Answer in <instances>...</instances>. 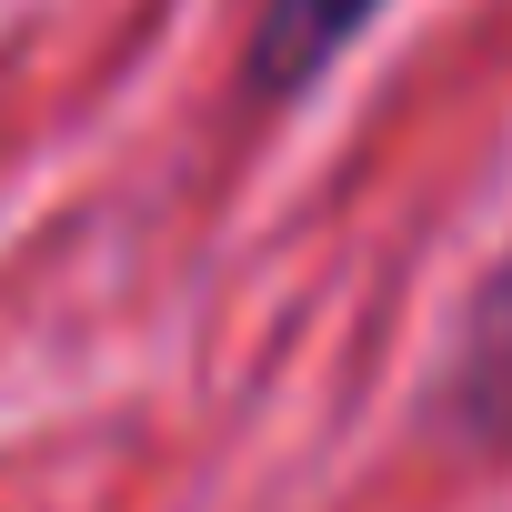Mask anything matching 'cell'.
<instances>
[{"label":"cell","mask_w":512,"mask_h":512,"mask_svg":"<svg viewBox=\"0 0 512 512\" xmlns=\"http://www.w3.org/2000/svg\"><path fill=\"white\" fill-rule=\"evenodd\" d=\"M442 422L472 442V452H502L512 442V251L482 272L462 332H452V362H442Z\"/></svg>","instance_id":"cell-1"},{"label":"cell","mask_w":512,"mask_h":512,"mask_svg":"<svg viewBox=\"0 0 512 512\" xmlns=\"http://www.w3.org/2000/svg\"><path fill=\"white\" fill-rule=\"evenodd\" d=\"M392 0H262L251 11V41H241V81L251 101H302Z\"/></svg>","instance_id":"cell-2"}]
</instances>
